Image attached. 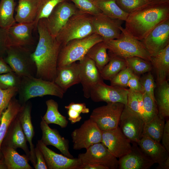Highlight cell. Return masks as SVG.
I'll list each match as a JSON object with an SVG mask.
<instances>
[{"label":"cell","instance_id":"1","mask_svg":"<svg viewBox=\"0 0 169 169\" xmlns=\"http://www.w3.org/2000/svg\"><path fill=\"white\" fill-rule=\"evenodd\" d=\"M36 29L39 34V40L31 54L36 67L35 77L54 82L61 45L56 37L49 32L44 19L39 20Z\"/></svg>","mask_w":169,"mask_h":169},{"label":"cell","instance_id":"2","mask_svg":"<svg viewBox=\"0 0 169 169\" xmlns=\"http://www.w3.org/2000/svg\"><path fill=\"white\" fill-rule=\"evenodd\" d=\"M169 19V3L149 4L130 13L125 21L126 30L141 41L157 25Z\"/></svg>","mask_w":169,"mask_h":169},{"label":"cell","instance_id":"3","mask_svg":"<svg viewBox=\"0 0 169 169\" xmlns=\"http://www.w3.org/2000/svg\"><path fill=\"white\" fill-rule=\"evenodd\" d=\"M64 93L54 82L32 76L21 77L18 88V100L23 105L30 99L50 95L62 99Z\"/></svg>","mask_w":169,"mask_h":169},{"label":"cell","instance_id":"4","mask_svg":"<svg viewBox=\"0 0 169 169\" xmlns=\"http://www.w3.org/2000/svg\"><path fill=\"white\" fill-rule=\"evenodd\" d=\"M120 29L121 32L118 38L104 41L108 51L124 59L138 57L151 62V57L141 41L122 26Z\"/></svg>","mask_w":169,"mask_h":169},{"label":"cell","instance_id":"5","mask_svg":"<svg viewBox=\"0 0 169 169\" xmlns=\"http://www.w3.org/2000/svg\"><path fill=\"white\" fill-rule=\"evenodd\" d=\"M94 33L92 16L79 11L69 18L56 38L62 46L71 40L83 38Z\"/></svg>","mask_w":169,"mask_h":169},{"label":"cell","instance_id":"6","mask_svg":"<svg viewBox=\"0 0 169 169\" xmlns=\"http://www.w3.org/2000/svg\"><path fill=\"white\" fill-rule=\"evenodd\" d=\"M103 41L104 39L102 37L96 33L83 38L70 41L61 47L58 56L57 67L64 66L80 61L93 45Z\"/></svg>","mask_w":169,"mask_h":169},{"label":"cell","instance_id":"7","mask_svg":"<svg viewBox=\"0 0 169 169\" xmlns=\"http://www.w3.org/2000/svg\"><path fill=\"white\" fill-rule=\"evenodd\" d=\"M32 52L28 47L10 46L3 58L13 71L20 77H35L36 69L31 56Z\"/></svg>","mask_w":169,"mask_h":169},{"label":"cell","instance_id":"8","mask_svg":"<svg viewBox=\"0 0 169 169\" xmlns=\"http://www.w3.org/2000/svg\"><path fill=\"white\" fill-rule=\"evenodd\" d=\"M125 105L119 102L107 103L105 105L94 109L90 118L102 131L115 128L119 126Z\"/></svg>","mask_w":169,"mask_h":169},{"label":"cell","instance_id":"9","mask_svg":"<svg viewBox=\"0 0 169 169\" xmlns=\"http://www.w3.org/2000/svg\"><path fill=\"white\" fill-rule=\"evenodd\" d=\"M102 135V131L89 118L71 133L73 148L76 150L86 149L94 144L101 142Z\"/></svg>","mask_w":169,"mask_h":169},{"label":"cell","instance_id":"10","mask_svg":"<svg viewBox=\"0 0 169 169\" xmlns=\"http://www.w3.org/2000/svg\"><path fill=\"white\" fill-rule=\"evenodd\" d=\"M86 151L79 154L78 158L82 164L101 165L108 169L118 168V160L102 143L94 144L86 149Z\"/></svg>","mask_w":169,"mask_h":169},{"label":"cell","instance_id":"11","mask_svg":"<svg viewBox=\"0 0 169 169\" xmlns=\"http://www.w3.org/2000/svg\"><path fill=\"white\" fill-rule=\"evenodd\" d=\"M69 0L59 3L48 18H45L46 26L50 34L56 37L69 18L80 11Z\"/></svg>","mask_w":169,"mask_h":169},{"label":"cell","instance_id":"12","mask_svg":"<svg viewBox=\"0 0 169 169\" xmlns=\"http://www.w3.org/2000/svg\"><path fill=\"white\" fill-rule=\"evenodd\" d=\"M128 89L117 86L109 85L102 80L93 88L90 98L94 102H119L126 105Z\"/></svg>","mask_w":169,"mask_h":169},{"label":"cell","instance_id":"13","mask_svg":"<svg viewBox=\"0 0 169 169\" xmlns=\"http://www.w3.org/2000/svg\"><path fill=\"white\" fill-rule=\"evenodd\" d=\"M145 124L140 115L129 110L125 105L120 118L119 127L131 142L137 143L141 138Z\"/></svg>","mask_w":169,"mask_h":169},{"label":"cell","instance_id":"14","mask_svg":"<svg viewBox=\"0 0 169 169\" xmlns=\"http://www.w3.org/2000/svg\"><path fill=\"white\" fill-rule=\"evenodd\" d=\"M101 143L117 158H119L129 153L131 149V141L117 128L102 131Z\"/></svg>","mask_w":169,"mask_h":169},{"label":"cell","instance_id":"15","mask_svg":"<svg viewBox=\"0 0 169 169\" xmlns=\"http://www.w3.org/2000/svg\"><path fill=\"white\" fill-rule=\"evenodd\" d=\"M151 57L169 44V19L155 27L141 41Z\"/></svg>","mask_w":169,"mask_h":169},{"label":"cell","instance_id":"16","mask_svg":"<svg viewBox=\"0 0 169 169\" xmlns=\"http://www.w3.org/2000/svg\"><path fill=\"white\" fill-rule=\"evenodd\" d=\"M124 21L111 18L102 13L92 16L95 33L102 37L104 41L118 38L121 32L120 27Z\"/></svg>","mask_w":169,"mask_h":169},{"label":"cell","instance_id":"17","mask_svg":"<svg viewBox=\"0 0 169 169\" xmlns=\"http://www.w3.org/2000/svg\"><path fill=\"white\" fill-rule=\"evenodd\" d=\"M80 82L83 87L84 96L90 98V93L94 87L103 80L100 73L93 60L85 55L79 61Z\"/></svg>","mask_w":169,"mask_h":169},{"label":"cell","instance_id":"18","mask_svg":"<svg viewBox=\"0 0 169 169\" xmlns=\"http://www.w3.org/2000/svg\"><path fill=\"white\" fill-rule=\"evenodd\" d=\"M37 145L42 152L49 169H79L82 164L78 158H70L55 152L47 147L41 140Z\"/></svg>","mask_w":169,"mask_h":169},{"label":"cell","instance_id":"19","mask_svg":"<svg viewBox=\"0 0 169 169\" xmlns=\"http://www.w3.org/2000/svg\"><path fill=\"white\" fill-rule=\"evenodd\" d=\"M131 149L128 153L119 158L120 169H149L154 162L142 151L137 143L131 142Z\"/></svg>","mask_w":169,"mask_h":169},{"label":"cell","instance_id":"20","mask_svg":"<svg viewBox=\"0 0 169 169\" xmlns=\"http://www.w3.org/2000/svg\"><path fill=\"white\" fill-rule=\"evenodd\" d=\"M35 29L34 22L15 23L8 29L9 47L12 46L28 47L33 45L32 32Z\"/></svg>","mask_w":169,"mask_h":169},{"label":"cell","instance_id":"21","mask_svg":"<svg viewBox=\"0 0 169 169\" xmlns=\"http://www.w3.org/2000/svg\"><path fill=\"white\" fill-rule=\"evenodd\" d=\"M80 82L79 63L75 62L64 66L57 67L54 82L64 93L69 88Z\"/></svg>","mask_w":169,"mask_h":169},{"label":"cell","instance_id":"22","mask_svg":"<svg viewBox=\"0 0 169 169\" xmlns=\"http://www.w3.org/2000/svg\"><path fill=\"white\" fill-rule=\"evenodd\" d=\"M40 127L42 132L41 140L45 145L53 146L64 156L74 158L69 151V140L62 137L57 129L51 128L42 119Z\"/></svg>","mask_w":169,"mask_h":169},{"label":"cell","instance_id":"23","mask_svg":"<svg viewBox=\"0 0 169 169\" xmlns=\"http://www.w3.org/2000/svg\"><path fill=\"white\" fill-rule=\"evenodd\" d=\"M32 108V103L29 101H28L22 105L17 117L20 121L27 141L29 143L30 149V161L34 167L36 164V160L34 146L32 142L35 132L31 120Z\"/></svg>","mask_w":169,"mask_h":169},{"label":"cell","instance_id":"24","mask_svg":"<svg viewBox=\"0 0 169 169\" xmlns=\"http://www.w3.org/2000/svg\"><path fill=\"white\" fill-rule=\"evenodd\" d=\"M27 141L20 121L17 116L10 126L1 146H9L16 150L18 148L22 149L29 158L30 161V151Z\"/></svg>","mask_w":169,"mask_h":169},{"label":"cell","instance_id":"25","mask_svg":"<svg viewBox=\"0 0 169 169\" xmlns=\"http://www.w3.org/2000/svg\"><path fill=\"white\" fill-rule=\"evenodd\" d=\"M143 152L155 163L160 164L169 157V153L160 142L143 135L137 143Z\"/></svg>","mask_w":169,"mask_h":169},{"label":"cell","instance_id":"26","mask_svg":"<svg viewBox=\"0 0 169 169\" xmlns=\"http://www.w3.org/2000/svg\"><path fill=\"white\" fill-rule=\"evenodd\" d=\"M22 105L14 96L2 114L0 119V159L3 156L1 150L3 141L11 124L21 110Z\"/></svg>","mask_w":169,"mask_h":169},{"label":"cell","instance_id":"27","mask_svg":"<svg viewBox=\"0 0 169 169\" xmlns=\"http://www.w3.org/2000/svg\"><path fill=\"white\" fill-rule=\"evenodd\" d=\"M151 62L155 73L157 84L166 80L169 73V44L152 56Z\"/></svg>","mask_w":169,"mask_h":169},{"label":"cell","instance_id":"28","mask_svg":"<svg viewBox=\"0 0 169 169\" xmlns=\"http://www.w3.org/2000/svg\"><path fill=\"white\" fill-rule=\"evenodd\" d=\"M1 150L7 169H33L26 155H21L16 150L4 146H1Z\"/></svg>","mask_w":169,"mask_h":169},{"label":"cell","instance_id":"29","mask_svg":"<svg viewBox=\"0 0 169 169\" xmlns=\"http://www.w3.org/2000/svg\"><path fill=\"white\" fill-rule=\"evenodd\" d=\"M38 0H18L14 16L16 22L19 23H33L37 15Z\"/></svg>","mask_w":169,"mask_h":169},{"label":"cell","instance_id":"30","mask_svg":"<svg viewBox=\"0 0 169 169\" xmlns=\"http://www.w3.org/2000/svg\"><path fill=\"white\" fill-rule=\"evenodd\" d=\"M47 109L42 119L47 124H54L59 125L61 128H66L68 121L65 116L62 115L58 110L59 105L57 102L53 99L46 101Z\"/></svg>","mask_w":169,"mask_h":169},{"label":"cell","instance_id":"31","mask_svg":"<svg viewBox=\"0 0 169 169\" xmlns=\"http://www.w3.org/2000/svg\"><path fill=\"white\" fill-rule=\"evenodd\" d=\"M108 54L109 60L100 73L103 79L110 81L127 66L124 59L109 51Z\"/></svg>","mask_w":169,"mask_h":169},{"label":"cell","instance_id":"32","mask_svg":"<svg viewBox=\"0 0 169 169\" xmlns=\"http://www.w3.org/2000/svg\"><path fill=\"white\" fill-rule=\"evenodd\" d=\"M157 85L155 98L158 115L165 118L169 116V84L166 80Z\"/></svg>","mask_w":169,"mask_h":169},{"label":"cell","instance_id":"33","mask_svg":"<svg viewBox=\"0 0 169 169\" xmlns=\"http://www.w3.org/2000/svg\"><path fill=\"white\" fill-rule=\"evenodd\" d=\"M94 1L102 13L111 18L125 21L129 15L119 7L116 0H94Z\"/></svg>","mask_w":169,"mask_h":169},{"label":"cell","instance_id":"34","mask_svg":"<svg viewBox=\"0 0 169 169\" xmlns=\"http://www.w3.org/2000/svg\"><path fill=\"white\" fill-rule=\"evenodd\" d=\"M107 50L105 44L103 41L93 45L86 55L94 61L100 72L109 60Z\"/></svg>","mask_w":169,"mask_h":169},{"label":"cell","instance_id":"35","mask_svg":"<svg viewBox=\"0 0 169 169\" xmlns=\"http://www.w3.org/2000/svg\"><path fill=\"white\" fill-rule=\"evenodd\" d=\"M15 7L14 0H1L0 28L8 29L16 23L14 17Z\"/></svg>","mask_w":169,"mask_h":169},{"label":"cell","instance_id":"36","mask_svg":"<svg viewBox=\"0 0 169 169\" xmlns=\"http://www.w3.org/2000/svg\"><path fill=\"white\" fill-rule=\"evenodd\" d=\"M165 124V118L161 117L158 114L151 120L145 124L143 135L160 142Z\"/></svg>","mask_w":169,"mask_h":169},{"label":"cell","instance_id":"37","mask_svg":"<svg viewBox=\"0 0 169 169\" xmlns=\"http://www.w3.org/2000/svg\"><path fill=\"white\" fill-rule=\"evenodd\" d=\"M127 101L125 106L130 111L140 115L145 120V114L143 105L144 93L128 89Z\"/></svg>","mask_w":169,"mask_h":169},{"label":"cell","instance_id":"38","mask_svg":"<svg viewBox=\"0 0 169 169\" xmlns=\"http://www.w3.org/2000/svg\"><path fill=\"white\" fill-rule=\"evenodd\" d=\"M125 59L127 67L138 75L151 71L153 69L150 62L141 58L133 57Z\"/></svg>","mask_w":169,"mask_h":169},{"label":"cell","instance_id":"39","mask_svg":"<svg viewBox=\"0 0 169 169\" xmlns=\"http://www.w3.org/2000/svg\"><path fill=\"white\" fill-rule=\"evenodd\" d=\"M69 0H38L37 15L34 22L35 29L39 20L47 18L55 6L60 3Z\"/></svg>","mask_w":169,"mask_h":169},{"label":"cell","instance_id":"40","mask_svg":"<svg viewBox=\"0 0 169 169\" xmlns=\"http://www.w3.org/2000/svg\"><path fill=\"white\" fill-rule=\"evenodd\" d=\"M143 105L145 114L146 123L157 116L158 112L156 100L145 92L143 94Z\"/></svg>","mask_w":169,"mask_h":169},{"label":"cell","instance_id":"41","mask_svg":"<svg viewBox=\"0 0 169 169\" xmlns=\"http://www.w3.org/2000/svg\"><path fill=\"white\" fill-rule=\"evenodd\" d=\"M116 2L122 10L129 14L150 3L149 0H116Z\"/></svg>","mask_w":169,"mask_h":169},{"label":"cell","instance_id":"42","mask_svg":"<svg viewBox=\"0 0 169 169\" xmlns=\"http://www.w3.org/2000/svg\"><path fill=\"white\" fill-rule=\"evenodd\" d=\"M21 79L13 71L0 74V88L3 89L13 87L18 89Z\"/></svg>","mask_w":169,"mask_h":169},{"label":"cell","instance_id":"43","mask_svg":"<svg viewBox=\"0 0 169 169\" xmlns=\"http://www.w3.org/2000/svg\"><path fill=\"white\" fill-rule=\"evenodd\" d=\"M81 12L95 16L101 12L95 3L94 0H69Z\"/></svg>","mask_w":169,"mask_h":169},{"label":"cell","instance_id":"44","mask_svg":"<svg viewBox=\"0 0 169 169\" xmlns=\"http://www.w3.org/2000/svg\"><path fill=\"white\" fill-rule=\"evenodd\" d=\"M133 73L131 69L126 67L110 80V85L126 88L128 81Z\"/></svg>","mask_w":169,"mask_h":169},{"label":"cell","instance_id":"45","mask_svg":"<svg viewBox=\"0 0 169 169\" xmlns=\"http://www.w3.org/2000/svg\"><path fill=\"white\" fill-rule=\"evenodd\" d=\"M18 90L16 87L6 89L0 88V119L3 112L7 108L11 99L17 94Z\"/></svg>","mask_w":169,"mask_h":169},{"label":"cell","instance_id":"46","mask_svg":"<svg viewBox=\"0 0 169 169\" xmlns=\"http://www.w3.org/2000/svg\"><path fill=\"white\" fill-rule=\"evenodd\" d=\"M140 80L144 92L148 94L155 100L154 90L156 84L151 71L146 73L140 78Z\"/></svg>","mask_w":169,"mask_h":169},{"label":"cell","instance_id":"47","mask_svg":"<svg viewBox=\"0 0 169 169\" xmlns=\"http://www.w3.org/2000/svg\"><path fill=\"white\" fill-rule=\"evenodd\" d=\"M8 47V30L0 28V57H3Z\"/></svg>","mask_w":169,"mask_h":169},{"label":"cell","instance_id":"48","mask_svg":"<svg viewBox=\"0 0 169 169\" xmlns=\"http://www.w3.org/2000/svg\"><path fill=\"white\" fill-rule=\"evenodd\" d=\"M127 87L131 90L141 93L144 92L142 86L138 76L134 73L129 79Z\"/></svg>","mask_w":169,"mask_h":169},{"label":"cell","instance_id":"49","mask_svg":"<svg viewBox=\"0 0 169 169\" xmlns=\"http://www.w3.org/2000/svg\"><path fill=\"white\" fill-rule=\"evenodd\" d=\"M35 154L36 163L34 168L35 169H48L44 155L37 144L35 148Z\"/></svg>","mask_w":169,"mask_h":169},{"label":"cell","instance_id":"50","mask_svg":"<svg viewBox=\"0 0 169 169\" xmlns=\"http://www.w3.org/2000/svg\"><path fill=\"white\" fill-rule=\"evenodd\" d=\"M64 107L66 110L71 109L75 110L80 114H88L90 112V109L87 107L84 103L71 102L68 105L65 106Z\"/></svg>","mask_w":169,"mask_h":169},{"label":"cell","instance_id":"51","mask_svg":"<svg viewBox=\"0 0 169 169\" xmlns=\"http://www.w3.org/2000/svg\"><path fill=\"white\" fill-rule=\"evenodd\" d=\"M161 141L162 145L166 151L169 153V120L165 123Z\"/></svg>","mask_w":169,"mask_h":169},{"label":"cell","instance_id":"52","mask_svg":"<svg viewBox=\"0 0 169 169\" xmlns=\"http://www.w3.org/2000/svg\"><path fill=\"white\" fill-rule=\"evenodd\" d=\"M66 110L67 111L68 120L71 124H74L80 121L82 119L80 113L75 110L71 109Z\"/></svg>","mask_w":169,"mask_h":169},{"label":"cell","instance_id":"53","mask_svg":"<svg viewBox=\"0 0 169 169\" xmlns=\"http://www.w3.org/2000/svg\"><path fill=\"white\" fill-rule=\"evenodd\" d=\"M12 71H13L6 62L3 57H0V74Z\"/></svg>","mask_w":169,"mask_h":169},{"label":"cell","instance_id":"54","mask_svg":"<svg viewBox=\"0 0 169 169\" xmlns=\"http://www.w3.org/2000/svg\"><path fill=\"white\" fill-rule=\"evenodd\" d=\"M79 169H108L106 167L99 165L82 164Z\"/></svg>","mask_w":169,"mask_h":169},{"label":"cell","instance_id":"55","mask_svg":"<svg viewBox=\"0 0 169 169\" xmlns=\"http://www.w3.org/2000/svg\"><path fill=\"white\" fill-rule=\"evenodd\" d=\"M157 169H169V157L162 162L158 164L156 167Z\"/></svg>","mask_w":169,"mask_h":169},{"label":"cell","instance_id":"56","mask_svg":"<svg viewBox=\"0 0 169 169\" xmlns=\"http://www.w3.org/2000/svg\"><path fill=\"white\" fill-rule=\"evenodd\" d=\"M150 3L152 4L169 3V0H149Z\"/></svg>","mask_w":169,"mask_h":169},{"label":"cell","instance_id":"57","mask_svg":"<svg viewBox=\"0 0 169 169\" xmlns=\"http://www.w3.org/2000/svg\"><path fill=\"white\" fill-rule=\"evenodd\" d=\"M0 169H7L3 156L0 159Z\"/></svg>","mask_w":169,"mask_h":169}]
</instances>
